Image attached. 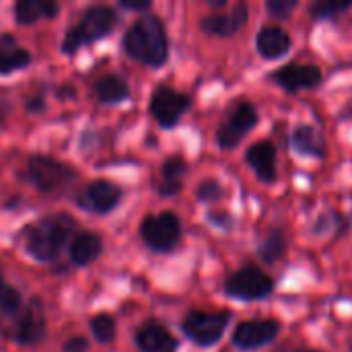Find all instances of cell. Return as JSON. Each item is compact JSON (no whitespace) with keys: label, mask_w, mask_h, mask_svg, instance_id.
Returning a JSON list of instances; mask_svg holds the SVG:
<instances>
[{"label":"cell","mask_w":352,"mask_h":352,"mask_svg":"<svg viewBox=\"0 0 352 352\" xmlns=\"http://www.w3.org/2000/svg\"><path fill=\"white\" fill-rule=\"evenodd\" d=\"M126 54L151 68H161L169 60V37L157 14H142L124 35Z\"/></svg>","instance_id":"obj_1"},{"label":"cell","mask_w":352,"mask_h":352,"mask_svg":"<svg viewBox=\"0 0 352 352\" xmlns=\"http://www.w3.org/2000/svg\"><path fill=\"white\" fill-rule=\"evenodd\" d=\"M74 229V219L66 212L50 214L25 231V250L39 262H52L62 252Z\"/></svg>","instance_id":"obj_2"},{"label":"cell","mask_w":352,"mask_h":352,"mask_svg":"<svg viewBox=\"0 0 352 352\" xmlns=\"http://www.w3.org/2000/svg\"><path fill=\"white\" fill-rule=\"evenodd\" d=\"M118 25V14L111 6L107 4H93L89 6L76 25H72L62 41V52L64 54H74L82 45H91L103 37H107L113 27Z\"/></svg>","instance_id":"obj_3"},{"label":"cell","mask_w":352,"mask_h":352,"mask_svg":"<svg viewBox=\"0 0 352 352\" xmlns=\"http://www.w3.org/2000/svg\"><path fill=\"white\" fill-rule=\"evenodd\" d=\"M274 291H276V278L256 264H248L235 270L233 274L227 276L223 285V293L229 299L243 301V303L264 301L272 297Z\"/></svg>","instance_id":"obj_4"},{"label":"cell","mask_w":352,"mask_h":352,"mask_svg":"<svg viewBox=\"0 0 352 352\" xmlns=\"http://www.w3.org/2000/svg\"><path fill=\"white\" fill-rule=\"evenodd\" d=\"M260 124V113L256 105L248 99H235L229 109L225 111L219 130H217V144L221 151L237 148L243 138Z\"/></svg>","instance_id":"obj_5"},{"label":"cell","mask_w":352,"mask_h":352,"mask_svg":"<svg viewBox=\"0 0 352 352\" xmlns=\"http://www.w3.org/2000/svg\"><path fill=\"white\" fill-rule=\"evenodd\" d=\"M231 320H233V311H229V309L190 311L182 322V330L196 346L210 349V346L221 342V338L225 336Z\"/></svg>","instance_id":"obj_6"},{"label":"cell","mask_w":352,"mask_h":352,"mask_svg":"<svg viewBox=\"0 0 352 352\" xmlns=\"http://www.w3.org/2000/svg\"><path fill=\"white\" fill-rule=\"evenodd\" d=\"M140 237L146 243V248L153 252L159 254L173 252L182 239V221L171 210L148 214L140 223Z\"/></svg>","instance_id":"obj_7"},{"label":"cell","mask_w":352,"mask_h":352,"mask_svg":"<svg viewBox=\"0 0 352 352\" xmlns=\"http://www.w3.org/2000/svg\"><path fill=\"white\" fill-rule=\"evenodd\" d=\"M27 177L37 190L50 194V192H58L64 186H68L76 177V173L70 165H66L58 159H52L45 155H35L27 163Z\"/></svg>","instance_id":"obj_8"},{"label":"cell","mask_w":352,"mask_h":352,"mask_svg":"<svg viewBox=\"0 0 352 352\" xmlns=\"http://www.w3.org/2000/svg\"><path fill=\"white\" fill-rule=\"evenodd\" d=\"M192 107V97L188 93L175 91L169 85H159L151 95V116L161 128H175L184 113Z\"/></svg>","instance_id":"obj_9"},{"label":"cell","mask_w":352,"mask_h":352,"mask_svg":"<svg viewBox=\"0 0 352 352\" xmlns=\"http://www.w3.org/2000/svg\"><path fill=\"white\" fill-rule=\"evenodd\" d=\"M280 334V322L274 318H258L239 322L231 334V344L241 352L260 351L272 344Z\"/></svg>","instance_id":"obj_10"},{"label":"cell","mask_w":352,"mask_h":352,"mask_svg":"<svg viewBox=\"0 0 352 352\" xmlns=\"http://www.w3.org/2000/svg\"><path fill=\"white\" fill-rule=\"evenodd\" d=\"M268 80L280 87L289 95H297L299 91L318 89L324 82V72L316 64L289 62L268 74Z\"/></svg>","instance_id":"obj_11"},{"label":"cell","mask_w":352,"mask_h":352,"mask_svg":"<svg viewBox=\"0 0 352 352\" xmlns=\"http://www.w3.org/2000/svg\"><path fill=\"white\" fill-rule=\"evenodd\" d=\"M245 163L256 173L262 184H276L278 182V148L272 140L262 138L248 146Z\"/></svg>","instance_id":"obj_12"},{"label":"cell","mask_w":352,"mask_h":352,"mask_svg":"<svg viewBox=\"0 0 352 352\" xmlns=\"http://www.w3.org/2000/svg\"><path fill=\"white\" fill-rule=\"evenodd\" d=\"M122 200V188L109 179H95L78 194V206L93 214L111 212Z\"/></svg>","instance_id":"obj_13"},{"label":"cell","mask_w":352,"mask_h":352,"mask_svg":"<svg viewBox=\"0 0 352 352\" xmlns=\"http://www.w3.org/2000/svg\"><path fill=\"white\" fill-rule=\"evenodd\" d=\"M248 21H250V6L245 2H237L227 12H210L202 16L200 29L212 37H233L248 25Z\"/></svg>","instance_id":"obj_14"},{"label":"cell","mask_w":352,"mask_h":352,"mask_svg":"<svg viewBox=\"0 0 352 352\" xmlns=\"http://www.w3.org/2000/svg\"><path fill=\"white\" fill-rule=\"evenodd\" d=\"M45 338V309L43 303L33 297L14 326V340L23 346H35Z\"/></svg>","instance_id":"obj_15"},{"label":"cell","mask_w":352,"mask_h":352,"mask_svg":"<svg viewBox=\"0 0 352 352\" xmlns=\"http://www.w3.org/2000/svg\"><path fill=\"white\" fill-rule=\"evenodd\" d=\"M254 45L262 60L274 62V60H283L285 56H289V52L293 50V37L280 25L270 23V25L260 27V31L256 33Z\"/></svg>","instance_id":"obj_16"},{"label":"cell","mask_w":352,"mask_h":352,"mask_svg":"<svg viewBox=\"0 0 352 352\" xmlns=\"http://www.w3.org/2000/svg\"><path fill=\"white\" fill-rule=\"evenodd\" d=\"M289 142L293 146V151L301 157H307V159H318V161H324L328 157V142H326V136L324 132L314 126V124H295L293 130H291V136H289Z\"/></svg>","instance_id":"obj_17"},{"label":"cell","mask_w":352,"mask_h":352,"mask_svg":"<svg viewBox=\"0 0 352 352\" xmlns=\"http://www.w3.org/2000/svg\"><path fill=\"white\" fill-rule=\"evenodd\" d=\"M136 346L140 352H177V338L159 322H144L136 332Z\"/></svg>","instance_id":"obj_18"},{"label":"cell","mask_w":352,"mask_h":352,"mask_svg":"<svg viewBox=\"0 0 352 352\" xmlns=\"http://www.w3.org/2000/svg\"><path fill=\"white\" fill-rule=\"evenodd\" d=\"M31 64V54L10 35H0V74H10L23 70Z\"/></svg>","instance_id":"obj_19"},{"label":"cell","mask_w":352,"mask_h":352,"mask_svg":"<svg viewBox=\"0 0 352 352\" xmlns=\"http://www.w3.org/2000/svg\"><path fill=\"white\" fill-rule=\"evenodd\" d=\"M161 173H163V182L159 186V194L163 198H173L184 188L182 179L188 173V161L182 155H171L163 161Z\"/></svg>","instance_id":"obj_20"},{"label":"cell","mask_w":352,"mask_h":352,"mask_svg":"<svg viewBox=\"0 0 352 352\" xmlns=\"http://www.w3.org/2000/svg\"><path fill=\"white\" fill-rule=\"evenodd\" d=\"M60 4L54 0H21L14 4V21L19 25H33L41 19H54Z\"/></svg>","instance_id":"obj_21"},{"label":"cell","mask_w":352,"mask_h":352,"mask_svg":"<svg viewBox=\"0 0 352 352\" xmlns=\"http://www.w3.org/2000/svg\"><path fill=\"white\" fill-rule=\"evenodd\" d=\"M101 250H103L101 237L91 231H82L72 239L68 254L74 266H89L93 260L101 256Z\"/></svg>","instance_id":"obj_22"},{"label":"cell","mask_w":352,"mask_h":352,"mask_svg":"<svg viewBox=\"0 0 352 352\" xmlns=\"http://www.w3.org/2000/svg\"><path fill=\"white\" fill-rule=\"evenodd\" d=\"M287 248H289V241H287V233L280 229V227H270L264 237L258 241L256 245V254L258 258L264 262V264H276L285 258L287 254Z\"/></svg>","instance_id":"obj_23"},{"label":"cell","mask_w":352,"mask_h":352,"mask_svg":"<svg viewBox=\"0 0 352 352\" xmlns=\"http://www.w3.org/2000/svg\"><path fill=\"white\" fill-rule=\"evenodd\" d=\"M93 91H95V97L99 103H105V105H116V103H122L130 97V87L128 82L118 76V74H103L95 80L93 85Z\"/></svg>","instance_id":"obj_24"},{"label":"cell","mask_w":352,"mask_h":352,"mask_svg":"<svg viewBox=\"0 0 352 352\" xmlns=\"http://www.w3.org/2000/svg\"><path fill=\"white\" fill-rule=\"evenodd\" d=\"M352 8V0L349 2H340V0H316L309 6V16L314 21H330L336 19L344 12H349Z\"/></svg>","instance_id":"obj_25"},{"label":"cell","mask_w":352,"mask_h":352,"mask_svg":"<svg viewBox=\"0 0 352 352\" xmlns=\"http://www.w3.org/2000/svg\"><path fill=\"white\" fill-rule=\"evenodd\" d=\"M91 332L97 342L109 344L116 338V320L107 314H99L91 320Z\"/></svg>","instance_id":"obj_26"},{"label":"cell","mask_w":352,"mask_h":352,"mask_svg":"<svg viewBox=\"0 0 352 352\" xmlns=\"http://www.w3.org/2000/svg\"><path fill=\"white\" fill-rule=\"evenodd\" d=\"M21 309V293L12 287H8L0 274V311L8 318L16 316Z\"/></svg>","instance_id":"obj_27"},{"label":"cell","mask_w":352,"mask_h":352,"mask_svg":"<svg viewBox=\"0 0 352 352\" xmlns=\"http://www.w3.org/2000/svg\"><path fill=\"white\" fill-rule=\"evenodd\" d=\"M299 8V0H266V12L274 21H289Z\"/></svg>","instance_id":"obj_28"},{"label":"cell","mask_w":352,"mask_h":352,"mask_svg":"<svg viewBox=\"0 0 352 352\" xmlns=\"http://www.w3.org/2000/svg\"><path fill=\"white\" fill-rule=\"evenodd\" d=\"M225 194L223 186L217 179H202L196 188V198L200 202H217Z\"/></svg>","instance_id":"obj_29"},{"label":"cell","mask_w":352,"mask_h":352,"mask_svg":"<svg viewBox=\"0 0 352 352\" xmlns=\"http://www.w3.org/2000/svg\"><path fill=\"white\" fill-rule=\"evenodd\" d=\"M208 219H210V223H214V225H217L219 229H223V231H229V229L233 227V219H231V214H227V212H210Z\"/></svg>","instance_id":"obj_30"},{"label":"cell","mask_w":352,"mask_h":352,"mask_svg":"<svg viewBox=\"0 0 352 352\" xmlns=\"http://www.w3.org/2000/svg\"><path fill=\"white\" fill-rule=\"evenodd\" d=\"M89 351V342L82 336H74L64 344V352H87Z\"/></svg>","instance_id":"obj_31"},{"label":"cell","mask_w":352,"mask_h":352,"mask_svg":"<svg viewBox=\"0 0 352 352\" xmlns=\"http://www.w3.org/2000/svg\"><path fill=\"white\" fill-rule=\"evenodd\" d=\"M122 6L128 8V10H148V8H151V0H142V2H136V0H122Z\"/></svg>","instance_id":"obj_32"},{"label":"cell","mask_w":352,"mask_h":352,"mask_svg":"<svg viewBox=\"0 0 352 352\" xmlns=\"http://www.w3.org/2000/svg\"><path fill=\"white\" fill-rule=\"evenodd\" d=\"M208 6H212V8H227V0H208Z\"/></svg>","instance_id":"obj_33"},{"label":"cell","mask_w":352,"mask_h":352,"mask_svg":"<svg viewBox=\"0 0 352 352\" xmlns=\"http://www.w3.org/2000/svg\"><path fill=\"white\" fill-rule=\"evenodd\" d=\"M39 99H41V97H35V101H29L27 107L33 109V111H39V109H41V101H39Z\"/></svg>","instance_id":"obj_34"},{"label":"cell","mask_w":352,"mask_h":352,"mask_svg":"<svg viewBox=\"0 0 352 352\" xmlns=\"http://www.w3.org/2000/svg\"><path fill=\"white\" fill-rule=\"evenodd\" d=\"M278 352H326V351H316V349H293V351H278Z\"/></svg>","instance_id":"obj_35"},{"label":"cell","mask_w":352,"mask_h":352,"mask_svg":"<svg viewBox=\"0 0 352 352\" xmlns=\"http://www.w3.org/2000/svg\"><path fill=\"white\" fill-rule=\"evenodd\" d=\"M351 352H352V344H351Z\"/></svg>","instance_id":"obj_36"}]
</instances>
